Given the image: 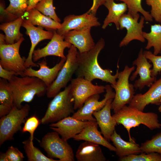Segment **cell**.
Here are the masks:
<instances>
[{"mask_svg": "<svg viewBox=\"0 0 161 161\" xmlns=\"http://www.w3.org/2000/svg\"><path fill=\"white\" fill-rule=\"evenodd\" d=\"M105 45V41L101 38L89 51L83 53L78 51V66L75 72L77 77L83 78L92 82L94 79H99L110 83L111 85L115 84L118 76V69L116 74L113 75L110 69H103L98 62V55Z\"/></svg>", "mask_w": 161, "mask_h": 161, "instance_id": "1", "label": "cell"}, {"mask_svg": "<svg viewBox=\"0 0 161 161\" xmlns=\"http://www.w3.org/2000/svg\"><path fill=\"white\" fill-rule=\"evenodd\" d=\"M8 82L13 95V105L18 108L22 107V103L31 102L35 95L41 97L46 94L47 86L35 77L14 75Z\"/></svg>", "mask_w": 161, "mask_h": 161, "instance_id": "2", "label": "cell"}, {"mask_svg": "<svg viewBox=\"0 0 161 161\" xmlns=\"http://www.w3.org/2000/svg\"><path fill=\"white\" fill-rule=\"evenodd\" d=\"M117 124L123 125L126 129L130 141L135 142L131 138L130 130L132 128L143 124L152 130L161 128L158 116L152 112H144L129 106H124L112 115Z\"/></svg>", "mask_w": 161, "mask_h": 161, "instance_id": "3", "label": "cell"}, {"mask_svg": "<svg viewBox=\"0 0 161 161\" xmlns=\"http://www.w3.org/2000/svg\"><path fill=\"white\" fill-rule=\"evenodd\" d=\"M53 98L41 120L42 124L56 122L75 112L74 99L69 85Z\"/></svg>", "mask_w": 161, "mask_h": 161, "instance_id": "4", "label": "cell"}, {"mask_svg": "<svg viewBox=\"0 0 161 161\" xmlns=\"http://www.w3.org/2000/svg\"><path fill=\"white\" fill-rule=\"evenodd\" d=\"M30 110V106L26 104L18 108L13 105L10 112L0 119V145L5 142L13 139L18 131H22L21 125L26 121Z\"/></svg>", "mask_w": 161, "mask_h": 161, "instance_id": "5", "label": "cell"}, {"mask_svg": "<svg viewBox=\"0 0 161 161\" xmlns=\"http://www.w3.org/2000/svg\"><path fill=\"white\" fill-rule=\"evenodd\" d=\"M135 68L134 66L129 67L126 65L123 71L119 72L115 84L111 85L115 91V96L111 104V109L114 113L129 104L134 95V85L129 83V79Z\"/></svg>", "mask_w": 161, "mask_h": 161, "instance_id": "6", "label": "cell"}, {"mask_svg": "<svg viewBox=\"0 0 161 161\" xmlns=\"http://www.w3.org/2000/svg\"><path fill=\"white\" fill-rule=\"evenodd\" d=\"M40 145L49 158L58 159L59 161H75L72 147L55 131L46 134L42 138Z\"/></svg>", "mask_w": 161, "mask_h": 161, "instance_id": "7", "label": "cell"}, {"mask_svg": "<svg viewBox=\"0 0 161 161\" xmlns=\"http://www.w3.org/2000/svg\"><path fill=\"white\" fill-rule=\"evenodd\" d=\"M78 52L77 48L72 45L68 51L65 62L57 77L47 87L46 94L48 98L53 97L72 79L73 75L78 68Z\"/></svg>", "mask_w": 161, "mask_h": 161, "instance_id": "8", "label": "cell"}, {"mask_svg": "<svg viewBox=\"0 0 161 161\" xmlns=\"http://www.w3.org/2000/svg\"><path fill=\"white\" fill-rule=\"evenodd\" d=\"M24 40L23 37L12 44L0 45V65L4 69L13 72L16 75L24 76L26 68L25 63L26 59L19 54L20 45Z\"/></svg>", "mask_w": 161, "mask_h": 161, "instance_id": "9", "label": "cell"}, {"mask_svg": "<svg viewBox=\"0 0 161 161\" xmlns=\"http://www.w3.org/2000/svg\"><path fill=\"white\" fill-rule=\"evenodd\" d=\"M69 85L74 99L75 110L80 108L91 96L103 93L105 91V86L94 85L92 81L81 77L72 79Z\"/></svg>", "mask_w": 161, "mask_h": 161, "instance_id": "10", "label": "cell"}, {"mask_svg": "<svg viewBox=\"0 0 161 161\" xmlns=\"http://www.w3.org/2000/svg\"><path fill=\"white\" fill-rule=\"evenodd\" d=\"M105 86L106 93L102 100L99 101L100 97L99 94L93 95L85 100L83 106L72 116L81 121H96L95 118L92 116L93 113L101 109L109 99H114L115 96V93L111 86L107 85Z\"/></svg>", "mask_w": 161, "mask_h": 161, "instance_id": "11", "label": "cell"}, {"mask_svg": "<svg viewBox=\"0 0 161 161\" xmlns=\"http://www.w3.org/2000/svg\"><path fill=\"white\" fill-rule=\"evenodd\" d=\"M140 17L139 13L135 16L127 13L124 14L120 18V30L125 28L127 30L126 35L120 42L119 45L120 47L127 46L134 40H137L142 43L145 41L142 30L144 27L145 19L143 16H141L138 22Z\"/></svg>", "mask_w": 161, "mask_h": 161, "instance_id": "12", "label": "cell"}, {"mask_svg": "<svg viewBox=\"0 0 161 161\" xmlns=\"http://www.w3.org/2000/svg\"><path fill=\"white\" fill-rule=\"evenodd\" d=\"M132 65H136L137 68L130 77V80L133 81L138 75L140 76L139 78L135 81L134 88L141 90L145 86H150L156 80V77L151 76V68L152 65L145 57L142 48L140 49L137 58L133 61Z\"/></svg>", "mask_w": 161, "mask_h": 161, "instance_id": "13", "label": "cell"}, {"mask_svg": "<svg viewBox=\"0 0 161 161\" xmlns=\"http://www.w3.org/2000/svg\"><path fill=\"white\" fill-rule=\"evenodd\" d=\"M100 25L95 15L87 12L81 15H71L66 16L56 32L58 34L64 36L71 30L97 27Z\"/></svg>", "mask_w": 161, "mask_h": 161, "instance_id": "14", "label": "cell"}, {"mask_svg": "<svg viewBox=\"0 0 161 161\" xmlns=\"http://www.w3.org/2000/svg\"><path fill=\"white\" fill-rule=\"evenodd\" d=\"M64 39V36L58 34L56 31H53V37L47 45L41 49L34 50L32 56L33 61L36 62L42 58L50 55L66 60V56L64 53V50L66 48H69L72 45Z\"/></svg>", "mask_w": 161, "mask_h": 161, "instance_id": "15", "label": "cell"}, {"mask_svg": "<svg viewBox=\"0 0 161 161\" xmlns=\"http://www.w3.org/2000/svg\"><path fill=\"white\" fill-rule=\"evenodd\" d=\"M91 122L80 120L69 116L56 122L51 123L49 126L63 139L67 141L80 133Z\"/></svg>", "mask_w": 161, "mask_h": 161, "instance_id": "16", "label": "cell"}, {"mask_svg": "<svg viewBox=\"0 0 161 161\" xmlns=\"http://www.w3.org/2000/svg\"><path fill=\"white\" fill-rule=\"evenodd\" d=\"M21 26L26 29V33L29 36L31 43L28 56L25 61V66L26 68L30 66L38 67V64L34 62L32 59L35 48L41 41L45 39L51 40L53 35V31L44 30L41 27H35L26 19H24Z\"/></svg>", "mask_w": 161, "mask_h": 161, "instance_id": "17", "label": "cell"}, {"mask_svg": "<svg viewBox=\"0 0 161 161\" xmlns=\"http://www.w3.org/2000/svg\"><path fill=\"white\" fill-rule=\"evenodd\" d=\"M161 100V77L152 83L146 92L134 95L129 106L143 111L146 106L150 104L160 105Z\"/></svg>", "mask_w": 161, "mask_h": 161, "instance_id": "18", "label": "cell"}, {"mask_svg": "<svg viewBox=\"0 0 161 161\" xmlns=\"http://www.w3.org/2000/svg\"><path fill=\"white\" fill-rule=\"evenodd\" d=\"M66 60L61 58L59 63L50 68L47 65L46 61L43 60L37 63L40 67L38 70H34L32 66L27 68L24 72V76L37 78L42 80L47 87L55 80Z\"/></svg>", "mask_w": 161, "mask_h": 161, "instance_id": "19", "label": "cell"}, {"mask_svg": "<svg viewBox=\"0 0 161 161\" xmlns=\"http://www.w3.org/2000/svg\"><path fill=\"white\" fill-rule=\"evenodd\" d=\"M91 27L70 30L64 36V40L76 47L81 53L87 52L95 46L91 34Z\"/></svg>", "mask_w": 161, "mask_h": 161, "instance_id": "20", "label": "cell"}, {"mask_svg": "<svg viewBox=\"0 0 161 161\" xmlns=\"http://www.w3.org/2000/svg\"><path fill=\"white\" fill-rule=\"evenodd\" d=\"M113 99H109L101 109L95 112L93 114L102 134L109 142L111 140V136L115 130V127L117 124L111 114V104Z\"/></svg>", "mask_w": 161, "mask_h": 161, "instance_id": "21", "label": "cell"}, {"mask_svg": "<svg viewBox=\"0 0 161 161\" xmlns=\"http://www.w3.org/2000/svg\"><path fill=\"white\" fill-rule=\"evenodd\" d=\"M98 126L96 121H91L80 133L72 138L77 141L83 140L101 145L111 151H115V147L102 136L101 132L98 130Z\"/></svg>", "mask_w": 161, "mask_h": 161, "instance_id": "22", "label": "cell"}, {"mask_svg": "<svg viewBox=\"0 0 161 161\" xmlns=\"http://www.w3.org/2000/svg\"><path fill=\"white\" fill-rule=\"evenodd\" d=\"M75 156L78 161H105L106 160L99 145L85 141L78 146Z\"/></svg>", "mask_w": 161, "mask_h": 161, "instance_id": "23", "label": "cell"}, {"mask_svg": "<svg viewBox=\"0 0 161 161\" xmlns=\"http://www.w3.org/2000/svg\"><path fill=\"white\" fill-rule=\"evenodd\" d=\"M114 0H106L103 4L109 11L102 27L103 29H105L110 23H114L117 29L119 30L120 19L128 10L127 6L125 3H117Z\"/></svg>", "mask_w": 161, "mask_h": 161, "instance_id": "24", "label": "cell"}, {"mask_svg": "<svg viewBox=\"0 0 161 161\" xmlns=\"http://www.w3.org/2000/svg\"><path fill=\"white\" fill-rule=\"evenodd\" d=\"M110 139L116 148V154L119 158L142 153L140 146L135 142L124 140L115 130L111 136Z\"/></svg>", "mask_w": 161, "mask_h": 161, "instance_id": "25", "label": "cell"}, {"mask_svg": "<svg viewBox=\"0 0 161 161\" xmlns=\"http://www.w3.org/2000/svg\"><path fill=\"white\" fill-rule=\"evenodd\" d=\"M25 13L27 20L34 26L38 25L52 31H56L61 26V23L45 16L34 8Z\"/></svg>", "mask_w": 161, "mask_h": 161, "instance_id": "26", "label": "cell"}, {"mask_svg": "<svg viewBox=\"0 0 161 161\" xmlns=\"http://www.w3.org/2000/svg\"><path fill=\"white\" fill-rule=\"evenodd\" d=\"M24 19L21 16L13 21L3 23L0 25V30L5 34L6 44H13L23 37V34L20 32V30Z\"/></svg>", "mask_w": 161, "mask_h": 161, "instance_id": "27", "label": "cell"}, {"mask_svg": "<svg viewBox=\"0 0 161 161\" xmlns=\"http://www.w3.org/2000/svg\"><path fill=\"white\" fill-rule=\"evenodd\" d=\"M143 35L147 41L145 49L148 50L153 47L154 54H161V25H151L150 31L149 32H143Z\"/></svg>", "mask_w": 161, "mask_h": 161, "instance_id": "28", "label": "cell"}, {"mask_svg": "<svg viewBox=\"0 0 161 161\" xmlns=\"http://www.w3.org/2000/svg\"><path fill=\"white\" fill-rule=\"evenodd\" d=\"M22 143L28 161H59L45 156L40 149L34 146L33 141L29 138L24 140Z\"/></svg>", "mask_w": 161, "mask_h": 161, "instance_id": "29", "label": "cell"}, {"mask_svg": "<svg viewBox=\"0 0 161 161\" xmlns=\"http://www.w3.org/2000/svg\"><path fill=\"white\" fill-rule=\"evenodd\" d=\"M125 3L128 7V13L135 16L137 13H140L144 17L145 20L151 22L153 18L150 13L144 10L141 5L142 0H117Z\"/></svg>", "mask_w": 161, "mask_h": 161, "instance_id": "30", "label": "cell"}, {"mask_svg": "<svg viewBox=\"0 0 161 161\" xmlns=\"http://www.w3.org/2000/svg\"><path fill=\"white\" fill-rule=\"evenodd\" d=\"M0 103L13 106L14 98L8 81L0 78Z\"/></svg>", "mask_w": 161, "mask_h": 161, "instance_id": "31", "label": "cell"}, {"mask_svg": "<svg viewBox=\"0 0 161 161\" xmlns=\"http://www.w3.org/2000/svg\"><path fill=\"white\" fill-rule=\"evenodd\" d=\"M140 147L142 153L156 152L161 155V132L142 143Z\"/></svg>", "mask_w": 161, "mask_h": 161, "instance_id": "32", "label": "cell"}, {"mask_svg": "<svg viewBox=\"0 0 161 161\" xmlns=\"http://www.w3.org/2000/svg\"><path fill=\"white\" fill-rule=\"evenodd\" d=\"M53 2V0H41L34 8L45 16L60 23L61 20L55 11Z\"/></svg>", "mask_w": 161, "mask_h": 161, "instance_id": "33", "label": "cell"}, {"mask_svg": "<svg viewBox=\"0 0 161 161\" xmlns=\"http://www.w3.org/2000/svg\"><path fill=\"white\" fill-rule=\"evenodd\" d=\"M120 161H161V155L156 152L141 153L119 158Z\"/></svg>", "mask_w": 161, "mask_h": 161, "instance_id": "34", "label": "cell"}, {"mask_svg": "<svg viewBox=\"0 0 161 161\" xmlns=\"http://www.w3.org/2000/svg\"><path fill=\"white\" fill-rule=\"evenodd\" d=\"M10 3L6 10L19 18L22 16L27 9L28 0H9Z\"/></svg>", "mask_w": 161, "mask_h": 161, "instance_id": "35", "label": "cell"}, {"mask_svg": "<svg viewBox=\"0 0 161 161\" xmlns=\"http://www.w3.org/2000/svg\"><path fill=\"white\" fill-rule=\"evenodd\" d=\"M143 53L146 58L152 64L153 68L151 69V76L156 77L161 72V55H155L150 51H144Z\"/></svg>", "mask_w": 161, "mask_h": 161, "instance_id": "36", "label": "cell"}, {"mask_svg": "<svg viewBox=\"0 0 161 161\" xmlns=\"http://www.w3.org/2000/svg\"><path fill=\"white\" fill-rule=\"evenodd\" d=\"M41 123V120L35 115L32 116L26 120L21 131L22 133L28 132L30 135L29 139L33 141L34 133Z\"/></svg>", "mask_w": 161, "mask_h": 161, "instance_id": "37", "label": "cell"}, {"mask_svg": "<svg viewBox=\"0 0 161 161\" xmlns=\"http://www.w3.org/2000/svg\"><path fill=\"white\" fill-rule=\"evenodd\" d=\"M147 5L151 7L150 14L155 20L161 23V0H145Z\"/></svg>", "mask_w": 161, "mask_h": 161, "instance_id": "38", "label": "cell"}, {"mask_svg": "<svg viewBox=\"0 0 161 161\" xmlns=\"http://www.w3.org/2000/svg\"><path fill=\"white\" fill-rule=\"evenodd\" d=\"M5 153L7 161H22L24 157L17 148L13 146L9 147Z\"/></svg>", "mask_w": 161, "mask_h": 161, "instance_id": "39", "label": "cell"}, {"mask_svg": "<svg viewBox=\"0 0 161 161\" xmlns=\"http://www.w3.org/2000/svg\"><path fill=\"white\" fill-rule=\"evenodd\" d=\"M14 75H15L13 72L5 69L0 65V77L1 78L9 81Z\"/></svg>", "mask_w": 161, "mask_h": 161, "instance_id": "40", "label": "cell"}, {"mask_svg": "<svg viewBox=\"0 0 161 161\" xmlns=\"http://www.w3.org/2000/svg\"><path fill=\"white\" fill-rule=\"evenodd\" d=\"M106 0H93L92 5L87 12L88 13H92L95 15L99 7L103 5Z\"/></svg>", "mask_w": 161, "mask_h": 161, "instance_id": "41", "label": "cell"}, {"mask_svg": "<svg viewBox=\"0 0 161 161\" xmlns=\"http://www.w3.org/2000/svg\"><path fill=\"white\" fill-rule=\"evenodd\" d=\"M13 106L8 105H0V117H1L7 114L11 110Z\"/></svg>", "mask_w": 161, "mask_h": 161, "instance_id": "42", "label": "cell"}, {"mask_svg": "<svg viewBox=\"0 0 161 161\" xmlns=\"http://www.w3.org/2000/svg\"><path fill=\"white\" fill-rule=\"evenodd\" d=\"M41 0H28L27 2V7L26 11L34 8L37 4Z\"/></svg>", "mask_w": 161, "mask_h": 161, "instance_id": "43", "label": "cell"}, {"mask_svg": "<svg viewBox=\"0 0 161 161\" xmlns=\"http://www.w3.org/2000/svg\"><path fill=\"white\" fill-rule=\"evenodd\" d=\"M0 161H7L5 153L1 152L0 154Z\"/></svg>", "mask_w": 161, "mask_h": 161, "instance_id": "44", "label": "cell"}, {"mask_svg": "<svg viewBox=\"0 0 161 161\" xmlns=\"http://www.w3.org/2000/svg\"><path fill=\"white\" fill-rule=\"evenodd\" d=\"M5 36L2 34H0V45L5 44Z\"/></svg>", "mask_w": 161, "mask_h": 161, "instance_id": "45", "label": "cell"}, {"mask_svg": "<svg viewBox=\"0 0 161 161\" xmlns=\"http://www.w3.org/2000/svg\"><path fill=\"white\" fill-rule=\"evenodd\" d=\"M161 104L158 108V110L160 112H161V100H160Z\"/></svg>", "mask_w": 161, "mask_h": 161, "instance_id": "46", "label": "cell"}]
</instances>
